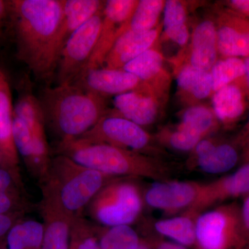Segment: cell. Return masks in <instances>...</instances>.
Segmentation results:
<instances>
[{
	"instance_id": "obj_1",
	"label": "cell",
	"mask_w": 249,
	"mask_h": 249,
	"mask_svg": "<svg viewBox=\"0 0 249 249\" xmlns=\"http://www.w3.org/2000/svg\"><path fill=\"white\" fill-rule=\"evenodd\" d=\"M10 27L16 58L37 80H48L56 71L57 39L63 0H11Z\"/></svg>"
},
{
	"instance_id": "obj_2",
	"label": "cell",
	"mask_w": 249,
	"mask_h": 249,
	"mask_svg": "<svg viewBox=\"0 0 249 249\" xmlns=\"http://www.w3.org/2000/svg\"><path fill=\"white\" fill-rule=\"evenodd\" d=\"M55 155L67 156L80 164L116 178L162 181L169 180L174 173L170 163L160 157L79 139L58 142Z\"/></svg>"
},
{
	"instance_id": "obj_3",
	"label": "cell",
	"mask_w": 249,
	"mask_h": 249,
	"mask_svg": "<svg viewBox=\"0 0 249 249\" xmlns=\"http://www.w3.org/2000/svg\"><path fill=\"white\" fill-rule=\"evenodd\" d=\"M46 127L58 142L79 138L107 113L106 98L75 84L57 85L44 89L39 98Z\"/></svg>"
},
{
	"instance_id": "obj_4",
	"label": "cell",
	"mask_w": 249,
	"mask_h": 249,
	"mask_svg": "<svg viewBox=\"0 0 249 249\" xmlns=\"http://www.w3.org/2000/svg\"><path fill=\"white\" fill-rule=\"evenodd\" d=\"M119 178L80 164L67 156L55 155L47 177L40 183L47 182L53 188L64 211L75 219L83 217L96 195Z\"/></svg>"
},
{
	"instance_id": "obj_5",
	"label": "cell",
	"mask_w": 249,
	"mask_h": 249,
	"mask_svg": "<svg viewBox=\"0 0 249 249\" xmlns=\"http://www.w3.org/2000/svg\"><path fill=\"white\" fill-rule=\"evenodd\" d=\"M131 178H119L104 187L88 205L90 217L104 227L129 225L142 214L143 199Z\"/></svg>"
},
{
	"instance_id": "obj_6",
	"label": "cell",
	"mask_w": 249,
	"mask_h": 249,
	"mask_svg": "<svg viewBox=\"0 0 249 249\" xmlns=\"http://www.w3.org/2000/svg\"><path fill=\"white\" fill-rule=\"evenodd\" d=\"M90 142L107 144L152 157L162 158L165 152L143 127L123 117L114 109L107 113L92 128L78 138Z\"/></svg>"
},
{
	"instance_id": "obj_7",
	"label": "cell",
	"mask_w": 249,
	"mask_h": 249,
	"mask_svg": "<svg viewBox=\"0 0 249 249\" xmlns=\"http://www.w3.org/2000/svg\"><path fill=\"white\" fill-rule=\"evenodd\" d=\"M241 205L228 203L204 211L196 219L194 249H247L241 222Z\"/></svg>"
},
{
	"instance_id": "obj_8",
	"label": "cell",
	"mask_w": 249,
	"mask_h": 249,
	"mask_svg": "<svg viewBox=\"0 0 249 249\" xmlns=\"http://www.w3.org/2000/svg\"><path fill=\"white\" fill-rule=\"evenodd\" d=\"M103 10L75 31L64 45L55 71L58 85L73 84L84 72L98 42Z\"/></svg>"
},
{
	"instance_id": "obj_9",
	"label": "cell",
	"mask_w": 249,
	"mask_h": 249,
	"mask_svg": "<svg viewBox=\"0 0 249 249\" xmlns=\"http://www.w3.org/2000/svg\"><path fill=\"white\" fill-rule=\"evenodd\" d=\"M138 3L139 0L106 1L98 42L83 73L89 70L103 67L105 59L116 40L126 31Z\"/></svg>"
},
{
	"instance_id": "obj_10",
	"label": "cell",
	"mask_w": 249,
	"mask_h": 249,
	"mask_svg": "<svg viewBox=\"0 0 249 249\" xmlns=\"http://www.w3.org/2000/svg\"><path fill=\"white\" fill-rule=\"evenodd\" d=\"M217 29L213 17L199 19L191 33L189 42L170 60L173 67L189 65L210 71L218 60Z\"/></svg>"
},
{
	"instance_id": "obj_11",
	"label": "cell",
	"mask_w": 249,
	"mask_h": 249,
	"mask_svg": "<svg viewBox=\"0 0 249 249\" xmlns=\"http://www.w3.org/2000/svg\"><path fill=\"white\" fill-rule=\"evenodd\" d=\"M42 199L37 209L43 219L42 249H69L72 219L64 211L56 194L49 183H39Z\"/></svg>"
},
{
	"instance_id": "obj_12",
	"label": "cell",
	"mask_w": 249,
	"mask_h": 249,
	"mask_svg": "<svg viewBox=\"0 0 249 249\" xmlns=\"http://www.w3.org/2000/svg\"><path fill=\"white\" fill-rule=\"evenodd\" d=\"M249 194V164H245L231 175L201 183L196 201L183 213L197 217L215 205Z\"/></svg>"
},
{
	"instance_id": "obj_13",
	"label": "cell",
	"mask_w": 249,
	"mask_h": 249,
	"mask_svg": "<svg viewBox=\"0 0 249 249\" xmlns=\"http://www.w3.org/2000/svg\"><path fill=\"white\" fill-rule=\"evenodd\" d=\"M13 137L29 173L38 183L43 181L52 159L47 137L33 133L24 121L14 115Z\"/></svg>"
},
{
	"instance_id": "obj_14",
	"label": "cell",
	"mask_w": 249,
	"mask_h": 249,
	"mask_svg": "<svg viewBox=\"0 0 249 249\" xmlns=\"http://www.w3.org/2000/svg\"><path fill=\"white\" fill-rule=\"evenodd\" d=\"M113 104L119 115L144 128L160 119L166 103L142 83L138 89L114 96Z\"/></svg>"
},
{
	"instance_id": "obj_15",
	"label": "cell",
	"mask_w": 249,
	"mask_h": 249,
	"mask_svg": "<svg viewBox=\"0 0 249 249\" xmlns=\"http://www.w3.org/2000/svg\"><path fill=\"white\" fill-rule=\"evenodd\" d=\"M218 53L221 58L249 56V19L227 8L216 11Z\"/></svg>"
},
{
	"instance_id": "obj_16",
	"label": "cell",
	"mask_w": 249,
	"mask_h": 249,
	"mask_svg": "<svg viewBox=\"0 0 249 249\" xmlns=\"http://www.w3.org/2000/svg\"><path fill=\"white\" fill-rule=\"evenodd\" d=\"M123 70L137 76L160 100L167 103L171 85V75L165 66L160 39L146 52L124 65Z\"/></svg>"
},
{
	"instance_id": "obj_17",
	"label": "cell",
	"mask_w": 249,
	"mask_h": 249,
	"mask_svg": "<svg viewBox=\"0 0 249 249\" xmlns=\"http://www.w3.org/2000/svg\"><path fill=\"white\" fill-rule=\"evenodd\" d=\"M201 184L196 181H157L147 189L144 199L150 207L173 214L186 211L195 202Z\"/></svg>"
},
{
	"instance_id": "obj_18",
	"label": "cell",
	"mask_w": 249,
	"mask_h": 249,
	"mask_svg": "<svg viewBox=\"0 0 249 249\" xmlns=\"http://www.w3.org/2000/svg\"><path fill=\"white\" fill-rule=\"evenodd\" d=\"M188 165L197 167L209 174H221L231 170L238 163L240 153L232 142L213 137L201 140L191 152Z\"/></svg>"
},
{
	"instance_id": "obj_19",
	"label": "cell",
	"mask_w": 249,
	"mask_h": 249,
	"mask_svg": "<svg viewBox=\"0 0 249 249\" xmlns=\"http://www.w3.org/2000/svg\"><path fill=\"white\" fill-rule=\"evenodd\" d=\"M73 84L106 98L138 89L142 83L137 76L123 69L100 67L85 71Z\"/></svg>"
},
{
	"instance_id": "obj_20",
	"label": "cell",
	"mask_w": 249,
	"mask_h": 249,
	"mask_svg": "<svg viewBox=\"0 0 249 249\" xmlns=\"http://www.w3.org/2000/svg\"><path fill=\"white\" fill-rule=\"evenodd\" d=\"M14 107L7 78L0 68V147L4 157L2 168L9 170L18 186L24 190L19 167V154L13 137Z\"/></svg>"
},
{
	"instance_id": "obj_21",
	"label": "cell",
	"mask_w": 249,
	"mask_h": 249,
	"mask_svg": "<svg viewBox=\"0 0 249 249\" xmlns=\"http://www.w3.org/2000/svg\"><path fill=\"white\" fill-rule=\"evenodd\" d=\"M162 29L161 22L155 29L144 34L124 31L107 54L102 67L113 70L124 68L160 40Z\"/></svg>"
},
{
	"instance_id": "obj_22",
	"label": "cell",
	"mask_w": 249,
	"mask_h": 249,
	"mask_svg": "<svg viewBox=\"0 0 249 249\" xmlns=\"http://www.w3.org/2000/svg\"><path fill=\"white\" fill-rule=\"evenodd\" d=\"M249 96L245 78L221 88L212 95V108L221 125L229 128L242 119L248 107Z\"/></svg>"
},
{
	"instance_id": "obj_23",
	"label": "cell",
	"mask_w": 249,
	"mask_h": 249,
	"mask_svg": "<svg viewBox=\"0 0 249 249\" xmlns=\"http://www.w3.org/2000/svg\"><path fill=\"white\" fill-rule=\"evenodd\" d=\"M178 86V97L185 107L202 104L213 94L211 71L197 70L189 65L173 67Z\"/></svg>"
},
{
	"instance_id": "obj_24",
	"label": "cell",
	"mask_w": 249,
	"mask_h": 249,
	"mask_svg": "<svg viewBox=\"0 0 249 249\" xmlns=\"http://www.w3.org/2000/svg\"><path fill=\"white\" fill-rule=\"evenodd\" d=\"M105 5L106 1L101 0H63L62 18L57 39L59 55L72 34L102 11Z\"/></svg>"
},
{
	"instance_id": "obj_25",
	"label": "cell",
	"mask_w": 249,
	"mask_h": 249,
	"mask_svg": "<svg viewBox=\"0 0 249 249\" xmlns=\"http://www.w3.org/2000/svg\"><path fill=\"white\" fill-rule=\"evenodd\" d=\"M188 4L181 0H167L163 9L162 32L165 40L172 41L181 49L189 42Z\"/></svg>"
},
{
	"instance_id": "obj_26",
	"label": "cell",
	"mask_w": 249,
	"mask_h": 249,
	"mask_svg": "<svg viewBox=\"0 0 249 249\" xmlns=\"http://www.w3.org/2000/svg\"><path fill=\"white\" fill-rule=\"evenodd\" d=\"M196 219L183 213L168 219H160L155 224L156 231L185 247H193L196 240Z\"/></svg>"
},
{
	"instance_id": "obj_27",
	"label": "cell",
	"mask_w": 249,
	"mask_h": 249,
	"mask_svg": "<svg viewBox=\"0 0 249 249\" xmlns=\"http://www.w3.org/2000/svg\"><path fill=\"white\" fill-rule=\"evenodd\" d=\"M178 116L180 124L196 131L204 139L217 132L221 125L212 107L203 103L185 107Z\"/></svg>"
},
{
	"instance_id": "obj_28",
	"label": "cell",
	"mask_w": 249,
	"mask_h": 249,
	"mask_svg": "<svg viewBox=\"0 0 249 249\" xmlns=\"http://www.w3.org/2000/svg\"><path fill=\"white\" fill-rule=\"evenodd\" d=\"M44 227L37 221L21 220L6 236L9 249H42Z\"/></svg>"
},
{
	"instance_id": "obj_29",
	"label": "cell",
	"mask_w": 249,
	"mask_h": 249,
	"mask_svg": "<svg viewBox=\"0 0 249 249\" xmlns=\"http://www.w3.org/2000/svg\"><path fill=\"white\" fill-rule=\"evenodd\" d=\"M155 137L160 146L170 147L178 152H192L204 138L196 131L178 123L163 127Z\"/></svg>"
},
{
	"instance_id": "obj_30",
	"label": "cell",
	"mask_w": 249,
	"mask_h": 249,
	"mask_svg": "<svg viewBox=\"0 0 249 249\" xmlns=\"http://www.w3.org/2000/svg\"><path fill=\"white\" fill-rule=\"evenodd\" d=\"M165 4L164 0H139L126 31L144 34L155 29L160 24Z\"/></svg>"
},
{
	"instance_id": "obj_31",
	"label": "cell",
	"mask_w": 249,
	"mask_h": 249,
	"mask_svg": "<svg viewBox=\"0 0 249 249\" xmlns=\"http://www.w3.org/2000/svg\"><path fill=\"white\" fill-rule=\"evenodd\" d=\"M14 115L24 121L31 130L46 131L40 100L28 90L19 95L14 107Z\"/></svg>"
},
{
	"instance_id": "obj_32",
	"label": "cell",
	"mask_w": 249,
	"mask_h": 249,
	"mask_svg": "<svg viewBox=\"0 0 249 249\" xmlns=\"http://www.w3.org/2000/svg\"><path fill=\"white\" fill-rule=\"evenodd\" d=\"M104 227L83 217L75 218L72 222L69 249H101L100 237Z\"/></svg>"
},
{
	"instance_id": "obj_33",
	"label": "cell",
	"mask_w": 249,
	"mask_h": 249,
	"mask_svg": "<svg viewBox=\"0 0 249 249\" xmlns=\"http://www.w3.org/2000/svg\"><path fill=\"white\" fill-rule=\"evenodd\" d=\"M210 71L212 76L214 93L227 85L244 80V59L234 57L218 59Z\"/></svg>"
},
{
	"instance_id": "obj_34",
	"label": "cell",
	"mask_w": 249,
	"mask_h": 249,
	"mask_svg": "<svg viewBox=\"0 0 249 249\" xmlns=\"http://www.w3.org/2000/svg\"><path fill=\"white\" fill-rule=\"evenodd\" d=\"M142 237L129 225L104 227L100 237L101 249H137Z\"/></svg>"
},
{
	"instance_id": "obj_35",
	"label": "cell",
	"mask_w": 249,
	"mask_h": 249,
	"mask_svg": "<svg viewBox=\"0 0 249 249\" xmlns=\"http://www.w3.org/2000/svg\"><path fill=\"white\" fill-rule=\"evenodd\" d=\"M35 209L26 196H14L0 193V214L23 213H27Z\"/></svg>"
},
{
	"instance_id": "obj_36",
	"label": "cell",
	"mask_w": 249,
	"mask_h": 249,
	"mask_svg": "<svg viewBox=\"0 0 249 249\" xmlns=\"http://www.w3.org/2000/svg\"><path fill=\"white\" fill-rule=\"evenodd\" d=\"M0 193L14 196H24L26 192L23 191L9 170L0 168Z\"/></svg>"
},
{
	"instance_id": "obj_37",
	"label": "cell",
	"mask_w": 249,
	"mask_h": 249,
	"mask_svg": "<svg viewBox=\"0 0 249 249\" xmlns=\"http://www.w3.org/2000/svg\"><path fill=\"white\" fill-rule=\"evenodd\" d=\"M24 214L23 213H16L9 214H0V240L5 238L11 229L17 223L22 220Z\"/></svg>"
},
{
	"instance_id": "obj_38",
	"label": "cell",
	"mask_w": 249,
	"mask_h": 249,
	"mask_svg": "<svg viewBox=\"0 0 249 249\" xmlns=\"http://www.w3.org/2000/svg\"><path fill=\"white\" fill-rule=\"evenodd\" d=\"M240 147L241 160L243 165L249 164V116L248 121L235 142Z\"/></svg>"
},
{
	"instance_id": "obj_39",
	"label": "cell",
	"mask_w": 249,
	"mask_h": 249,
	"mask_svg": "<svg viewBox=\"0 0 249 249\" xmlns=\"http://www.w3.org/2000/svg\"><path fill=\"white\" fill-rule=\"evenodd\" d=\"M223 4L232 12L249 19V0H230Z\"/></svg>"
},
{
	"instance_id": "obj_40",
	"label": "cell",
	"mask_w": 249,
	"mask_h": 249,
	"mask_svg": "<svg viewBox=\"0 0 249 249\" xmlns=\"http://www.w3.org/2000/svg\"><path fill=\"white\" fill-rule=\"evenodd\" d=\"M10 25L9 1L0 0V44L4 41L5 33L8 26Z\"/></svg>"
},
{
	"instance_id": "obj_41",
	"label": "cell",
	"mask_w": 249,
	"mask_h": 249,
	"mask_svg": "<svg viewBox=\"0 0 249 249\" xmlns=\"http://www.w3.org/2000/svg\"><path fill=\"white\" fill-rule=\"evenodd\" d=\"M241 222L244 238L249 245V194L244 198L241 205Z\"/></svg>"
},
{
	"instance_id": "obj_42",
	"label": "cell",
	"mask_w": 249,
	"mask_h": 249,
	"mask_svg": "<svg viewBox=\"0 0 249 249\" xmlns=\"http://www.w3.org/2000/svg\"><path fill=\"white\" fill-rule=\"evenodd\" d=\"M150 240L153 249H187V247L174 242H167V241L160 240Z\"/></svg>"
},
{
	"instance_id": "obj_43",
	"label": "cell",
	"mask_w": 249,
	"mask_h": 249,
	"mask_svg": "<svg viewBox=\"0 0 249 249\" xmlns=\"http://www.w3.org/2000/svg\"><path fill=\"white\" fill-rule=\"evenodd\" d=\"M245 66V83L249 91V56L244 58Z\"/></svg>"
},
{
	"instance_id": "obj_44",
	"label": "cell",
	"mask_w": 249,
	"mask_h": 249,
	"mask_svg": "<svg viewBox=\"0 0 249 249\" xmlns=\"http://www.w3.org/2000/svg\"><path fill=\"white\" fill-rule=\"evenodd\" d=\"M137 249H153L152 246L150 243V240L147 239L142 238L141 240L140 244Z\"/></svg>"
},
{
	"instance_id": "obj_45",
	"label": "cell",
	"mask_w": 249,
	"mask_h": 249,
	"mask_svg": "<svg viewBox=\"0 0 249 249\" xmlns=\"http://www.w3.org/2000/svg\"><path fill=\"white\" fill-rule=\"evenodd\" d=\"M0 249H9L7 242H6V237L0 240Z\"/></svg>"
},
{
	"instance_id": "obj_46",
	"label": "cell",
	"mask_w": 249,
	"mask_h": 249,
	"mask_svg": "<svg viewBox=\"0 0 249 249\" xmlns=\"http://www.w3.org/2000/svg\"><path fill=\"white\" fill-rule=\"evenodd\" d=\"M3 163H4V157H3L2 151L0 147V168H2Z\"/></svg>"
},
{
	"instance_id": "obj_47",
	"label": "cell",
	"mask_w": 249,
	"mask_h": 249,
	"mask_svg": "<svg viewBox=\"0 0 249 249\" xmlns=\"http://www.w3.org/2000/svg\"><path fill=\"white\" fill-rule=\"evenodd\" d=\"M249 249V246L248 249Z\"/></svg>"
}]
</instances>
